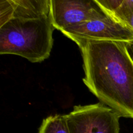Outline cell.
I'll return each instance as SVG.
<instances>
[{"instance_id": "cell-10", "label": "cell", "mask_w": 133, "mask_h": 133, "mask_svg": "<svg viewBox=\"0 0 133 133\" xmlns=\"http://www.w3.org/2000/svg\"><path fill=\"white\" fill-rule=\"evenodd\" d=\"M101 6L111 14L116 11L120 6L123 0H96Z\"/></svg>"}, {"instance_id": "cell-3", "label": "cell", "mask_w": 133, "mask_h": 133, "mask_svg": "<svg viewBox=\"0 0 133 133\" xmlns=\"http://www.w3.org/2000/svg\"><path fill=\"white\" fill-rule=\"evenodd\" d=\"M120 117L102 103L75 106L66 115L70 133H119Z\"/></svg>"}, {"instance_id": "cell-7", "label": "cell", "mask_w": 133, "mask_h": 133, "mask_svg": "<svg viewBox=\"0 0 133 133\" xmlns=\"http://www.w3.org/2000/svg\"><path fill=\"white\" fill-rule=\"evenodd\" d=\"M38 133H70L66 115L50 116L43 120Z\"/></svg>"}, {"instance_id": "cell-8", "label": "cell", "mask_w": 133, "mask_h": 133, "mask_svg": "<svg viewBox=\"0 0 133 133\" xmlns=\"http://www.w3.org/2000/svg\"><path fill=\"white\" fill-rule=\"evenodd\" d=\"M14 18V10L6 0H0V27Z\"/></svg>"}, {"instance_id": "cell-5", "label": "cell", "mask_w": 133, "mask_h": 133, "mask_svg": "<svg viewBox=\"0 0 133 133\" xmlns=\"http://www.w3.org/2000/svg\"><path fill=\"white\" fill-rule=\"evenodd\" d=\"M50 15L53 26L60 31L87 21L114 16L96 0H51Z\"/></svg>"}, {"instance_id": "cell-4", "label": "cell", "mask_w": 133, "mask_h": 133, "mask_svg": "<svg viewBox=\"0 0 133 133\" xmlns=\"http://www.w3.org/2000/svg\"><path fill=\"white\" fill-rule=\"evenodd\" d=\"M77 44L88 41H116L133 44V31L114 16L87 21L61 31Z\"/></svg>"}, {"instance_id": "cell-9", "label": "cell", "mask_w": 133, "mask_h": 133, "mask_svg": "<svg viewBox=\"0 0 133 133\" xmlns=\"http://www.w3.org/2000/svg\"><path fill=\"white\" fill-rule=\"evenodd\" d=\"M133 12V0H123V3L116 11L114 13V16L119 19Z\"/></svg>"}, {"instance_id": "cell-1", "label": "cell", "mask_w": 133, "mask_h": 133, "mask_svg": "<svg viewBox=\"0 0 133 133\" xmlns=\"http://www.w3.org/2000/svg\"><path fill=\"white\" fill-rule=\"evenodd\" d=\"M83 61V82L101 103L121 117L133 119L132 44L88 41L78 44Z\"/></svg>"}, {"instance_id": "cell-6", "label": "cell", "mask_w": 133, "mask_h": 133, "mask_svg": "<svg viewBox=\"0 0 133 133\" xmlns=\"http://www.w3.org/2000/svg\"><path fill=\"white\" fill-rule=\"evenodd\" d=\"M14 10V18L36 19L50 15L51 0H6Z\"/></svg>"}, {"instance_id": "cell-2", "label": "cell", "mask_w": 133, "mask_h": 133, "mask_svg": "<svg viewBox=\"0 0 133 133\" xmlns=\"http://www.w3.org/2000/svg\"><path fill=\"white\" fill-rule=\"evenodd\" d=\"M55 29L51 15L36 19L13 18L0 27V53L42 62L50 55Z\"/></svg>"}]
</instances>
